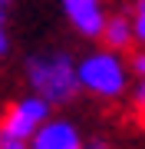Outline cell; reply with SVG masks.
<instances>
[{"mask_svg":"<svg viewBox=\"0 0 145 149\" xmlns=\"http://www.w3.org/2000/svg\"><path fill=\"white\" fill-rule=\"evenodd\" d=\"M49 113H53V106H49L46 100H40L36 93H27V96L13 100L10 106L0 113V133L30 143V136L49 119Z\"/></svg>","mask_w":145,"mask_h":149,"instance_id":"cell-3","label":"cell"},{"mask_svg":"<svg viewBox=\"0 0 145 149\" xmlns=\"http://www.w3.org/2000/svg\"><path fill=\"white\" fill-rule=\"evenodd\" d=\"M82 133L73 119H59V116H49L36 133L30 136L27 149H82Z\"/></svg>","mask_w":145,"mask_h":149,"instance_id":"cell-5","label":"cell"},{"mask_svg":"<svg viewBox=\"0 0 145 149\" xmlns=\"http://www.w3.org/2000/svg\"><path fill=\"white\" fill-rule=\"evenodd\" d=\"M0 149H27V139H16V136L0 133Z\"/></svg>","mask_w":145,"mask_h":149,"instance_id":"cell-9","label":"cell"},{"mask_svg":"<svg viewBox=\"0 0 145 149\" xmlns=\"http://www.w3.org/2000/svg\"><path fill=\"white\" fill-rule=\"evenodd\" d=\"M59 10L69 20V27L86 40H99L102 23H106V3L102 0H59Z\"/></svg>","mask_w":145,"mask_h":149,"instance_id":"cell-4","label":"cell"},{"mask_svg":"<svg viewBox=\"0 0 145 149\" xmlns=\"http://www.w3.org/2000/svg\"><path fill=\"white\" fill-rule=\"evenodd\" d=\"M10 3H13V0H0V7H10Z\"/></svg>","mask_w":145,"mask_h":149,"instance_id":"cell-13","label":"cell"},{"mask_svg":"<svg viewBox=\"0 0 145 149\" xmlns=\"http://www.w3.org/2000/svg\"><path fill=\"white\" fill-rule=\"evenodd\" d=\"M82 149H115L112 143H106V139H92V143H86Z\"/></svg>","mask_w":145,"mask_h":149,"instance_id":"cell-11","label":"cell"},{"mask_svg":"<svg viewBox=\"0 0 145 149\" xmlns=\"http://www.w3.org/2000/svg\"><path fill=\"white\" fill-rule=\"evenodd\" d=\"M10 50V37H7V27H0V56H7Z\"/></svg>","mask_w":145,"mask_h":149,"instance_id":"cell-10","label":"cell"},{"mask_svg":"<svg viewBox=\"0 0 145 149\" xmlns=\"http://www.w3.org/2000/svg\"><path fill=\"white\" fill-rule=\"evenodd\" d=\"M76 80H79V90L96 96V100H119L129 90V63H125V53H115V50H92L82 60H76Z\"/></svg>","mask_w":145,"mask_h":149,"instance_id":"cell-2","label":"cell"},{"mask_svg":"<svg viewBox=\"0 0 145 149\" xmlns=\"http://www.w3.org/2000/svg\"><path fill=\"white\" fill-rule=\"evenodd\" d=\"M129 20H132L135 43H139V47H145V0H132V7H129Z\"/></svg>","mask_w":145,"mask_h":149,"instance_id":"cell-7","label":"cell"},{"mask_svg":"<svg viewBox=\"0 0 145 149\" xmlns=\"http://www.w3.org/2000/svg\"><path fill=\"white\" fill-rule=\"evenodd\" d=\"M7 23V7H0V27Z\"/></svg>","mask_w":145,"mask_h":149,"instance_id":"cell-12","label":"cell"},{"mask_svg":"<svg viewBox=\"0 0 145 149\" xmlns=\"http://www.w3.org/2000/svg\"><path fill=\"white\" fill-rule=\"evenodd\" d=\"M99 40H102V47H106V50L129 53V50L135 47V33H132V20H129V13H109L106 23H102Z\"/></svg>","mask_w":145,"mask_h":149,"instance_id":"cell-6","label":"cell"},{"mask_svg":"<svg viewBox=\"0 0 145 149\" xmlns=\"http://www.w3.org/2000/svg\"><path fill=\"white\" fill-rule=\"evenodd\" d=\"M132 103H135L139 113H145V76H139L135 86H132Z\"/></svg>","mask_w":145,"mask_h":149,"instance_id":"cell-8","label":"cell"},{"mask_svg":"<svg viewBox=\"0 0 145 149\" xmlns=\"http://www.w3.org/2000/svg\"><path fill=\"white\" fill-rule=\"evenodd\" d=\"M30 93L46 100L49 106H66L79 93V80H76V60L66 50H43L33 53L23 63Z\"/></svg>","mask_w":145,"mask_h":149,"instance_id":"cell-1","label":"cell"}]
</instances>
